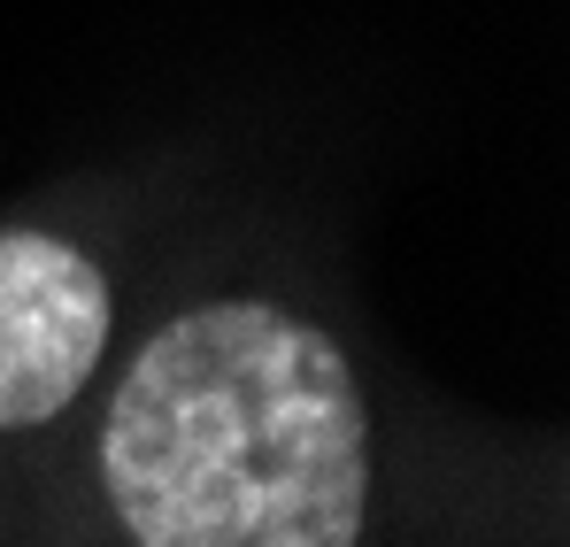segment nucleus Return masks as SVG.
Listing matches in <instances>:
<instances>
[{
    "instance_id": "f257e3e1",
    "label": "nucleus",
    "mask_w": 570,
    "mask_h": 547,
    "mask_svg": "<svg viewBox=\"0 0 570 547\" xmlns=\"http://www.w3.org/2000/svg\"><path fill=\"white\" fill-rule=\"evenodd\" d=\"M100 486L131 547H355L371 409L332 332L255 293L208 301L131 355Z\"/></svg>"
},
{
    "instance_id": "f03ea898",
    "label": "nucleus",
    "mask_w": 570,
    "mask_h": 547,
    "mask_svg": "<svg viewBox=\"0 0 570 547\" xmlns=\"http://www.w3.org/2000/svg\"><path fill=\"white\" fill-rule=\"evenodd\" d=\"M108 355V277L55 232H0V432L62 417Z\"/></svg>"
}]
</instances>
